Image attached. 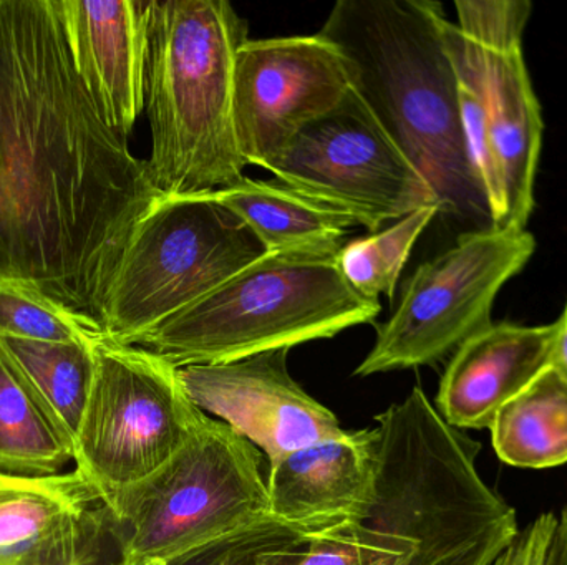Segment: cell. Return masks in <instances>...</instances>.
I'll return each mask as SVG.
<instances>
[{
    "label": "cell",
    "mask_w": 567,
    "mask_h": 565,
    "mask_svg": "<svg viewBox=\"0 0 567 565\" xmlns=\"http://www.w3.org/2000/svg\"><path fill=\"white\" fill-rule=\"evenodd\" d=\"M410 546L412 540L400 530L375 490L367 523L316 534L296 565H396Z\"/></svg>",
    "instance_id": "obj_24"
},
{
    "label": "cell",
    "mask_w": 567,
    "mask_h": 565,
    "mask_svg": "<svg viewBox=\"0 0 567 565\" xmlns=\"http://www.w3.org/2000/svg\"><path fill=\"white\" fill-rule=\"evenodd\" d=\"M158 198L83 86L59 0H0V274L99 322Z\"/></svg>",
    "instance_id": "obj_1"
},
{
    "label": "cell",
    "mask_w": 567,
    "mask_h": 565,
    "mask_svg": "<svg viewBox=\"0 0 567 565\" xmlns=\"http://www.w3.org/2000/svg\"><path fill=\"white\" fill-rule=\"evenodd\" d=\"M265 254L251 229L212 195L159 196L136 224L110 282L99 321L103 335L138 345Z\"/></svg>",
    "instance_id": "obj_7"
},
{
    "label": "cell",
    "mask_w": 567,
    "mask_h": 565,
    "mask_svg": "<svg viewBox=\"0 0 567 565\" xmlns=\"http://www.w3.org/2000/svg\"><path fill=\"white\" fill-rule=\"evenodd\" d=\"M309 540L268 517L196 547L168 565H296Z\"/></svg>",
    "instance_id": "obj_25"
},
{
    "label": "cell",
    "mask_w": 567,
    "mask_h": 565,
    "mask_svg": "<svg viewBox=\"0 0 567 565\" xmlns=\"http://www.w3.org/2000/svg\"><path fill=\"white\" fill-rule=\"evenodd\" d=\"M492 565H558V517L553 513L536 517Z\"/></svg>",
    "instance_id": "obj_27"
},
{
    "label": "cell",
    "mask_w": 567,
    "mask_h": 565,
    "mask_svg": "<svg viewBox=\"0 0 567 565\" xmlns=\"http://www.w3.org/2000/svg\"><path fill=\"white\" fill-rule=\"evenodd\" d=\"M265 454L229 425L208 418L165 467L116 498L109 565H168L183 554L269 517Z\"/></svg>",
    "instance_id": "obj_6"
},
{
    "label": "cell",
    "mask_w": 567,
    "mask_h": 565,
    "mask_svg": "<svg viewBox=\"0 0 567 565\" xmlns=\"http://www.w3.org/2000/svg\"><path fill=\"white\" fill-rule=\"evenodd\" d=\"M460 43L478 83L498 168L502 199L492 226L526 229L535 209V179L545 125L523 46L488 49L466 39L462 30Z\"/></svg>",
    "instance_id": "obj_16"
},
{
    "label": "cell",
    "mask_w": 567,
    "mask_h": 565,
    "mask_svg": "<svg viewBox=\"0 0 567 565\" xmlns=\"http://www.w3.org/2000/svg\"><path fill=\"white\" fill-rule=\"evenodd\" d=\"M458 29L472 42L488 49L523 45L532 19L528 0H460L455 3Z\"/></svg>",
    "instance_id": "obj_26"
},
{
    "label": "cell",
    "mask_w": 567,
    "mask_h": 565,
    "mask_svg": "<svg viewBox=\"0 0 567 565\" xmlns=\"http://www.w3.org/2000/svg\"><path fill=\"white\" fill-rule=\"evenodd\" d=\"M103 565V564H102Z\"/></svg>",
    "instance_id": "obj_31"
},
{
    "label": "cell",
    "mask_w": 567,
    "mask_h": 565,
    "mask_svg": "<svg viewBox=\"0 0 567 565\" xmlns=\"http://www.w3.org/2000/svg\"><path fill=\"white\" fill-rule=\"evenodd\" d=\"M558 565H567V506L558 520Z\"/></svg>",
    "instance_id": "obj_29"
},
{
    "label": "cell",
    "mask_w": 567,
    "mask_h": 565,
    "mask_svg": "<svg viewBox=\"0 0 567 565\" xmlns=\"http://www.w3.org/2000/svg\"><path fill=\"white\" fill-rule=\"evenodd\" d=\"M208 415L186 394L179 368L138 345L103 335L73 447V463L103 506L145 481L205 427Z\"/></svg>",
    "instance_id": "obj_8"
},
{
    "label": "cell",
    "mask_w": 567,
    "mask_h": 565,
    "mask_svg": "<svg viewBox=\"0 0 567 565\" xmlns=\"http://www.w3.org/2000/svg\"><path fill=\"white\" fill-rule=\"evenodd\" d=\"M352 92L349 66L326 36L246 40L236 53V136L246 165L271 171L297 133Z\"/></svg>",
    "instance_id": "obj_11"
},
{
    "label": "cell",
    "mask_w": 567,
    "mask_h": 565,
    "mask_svg": "<svg viewBox=\"0 0 567 565\" xmlns=\"http://www.w3.org/2000/svg\"><path fill=\"white\" fill-rule=\"evenodd\" d=\"M377 496L412 540L396 565H492L518 536L516 511L480 477V444L420 387L377 417Z\"/></svg>",
    "instance_id": "obj_4"
},
{
    "label": "cell",
    "mask_w": 567,
    "mask_h": 565,
    "mask_svg": "<svg viewBox=\"0 0 567 565\" xmlns=\"http://www.w3.org/2000/svg\"><path fill=\"white\" fill-rule=\"evenodd\" d=\"M96 342L49 344L0 335V352L25 381L72 453L95 374Z\"/></svg>",
    "instance_id": "obj_20"
},
{
    "label": "cell",
    "mask_w": 567,
    "mask_h": 565,
    "mask_svg": "<svg viewBox=\"0 0 567 565\" xmlns=\"http://www.w3.org/2000/svg\"><path fill=\"white\" fill-rule=\"evenodd\" d=\"M72 461V448L0 352V473L53 477Z\"/></svg>",
    "instance_id": "obj_21"
},
{
    "label": "cell",
    "mask_w": 567,
    "mask_h": 565,
    "mask_svg": "<svg viewBox=\"0 0 567 565\" xmlns=\"http://www.w3.org/2000/svg\"><path fill=\"white\" fill-rule=\"evenodd\" d=\"M382 312L343 279L337 252H266L138 342L178 368L229 364L332 338Z\"/></svg>",
    "instance_id": "obj_5"
},
{
    "label": "cell",
    "mask_w": 567,
    "mask_h": 565,
    "mask_svg": "<svg viewBox=\"0 0 567 565\" xmlns=\"http://www.w3.org/2000/svg\"><path fill=\"white\" fill-rule=\"evenodd\" d=\"M73 66L100 118L128 139L145 109L152 0H59Z\"/></svg>",
    "instance_id": "obj_15"
},
{
    "label": "cell",
    "mask_w": 567,
    "mask_h": 565,
    "mask_svg": "<svg viewBox=\"0 0 567 565\" xmlns=\"http://www.w3.org/2000/svg\"><path fill=\"white\" fill-rule=\"evenodd\" d=\"M377 428L300 448L269 463V517L312 537L367 523L377 490Z\"/></svg>",
    "instance_id": "obj_14"
},
{
    "label": "cell",
    "mask_w": 567,
    "mask_h": 565,
    "mask_svg": "<svg viewBox=\"0 0 567 565\" xmlns=\"http://www.w3.org/2000/svg\"><path fill=\"white\" fill-rule=\"evenodd\" d=\"M536 239L528 229L465 232L455 245L423 262L403 287L392 317L353 375L370 377L436 364L492 322L503 287L532 261Z\"/></svg>",
    "instance_id": "obj_9"
},
{
    "label": "cell",
    "mask_w": 567,
    "mask_h": 565,
    "mask_svg": "<svg viewBox=\"0 0 567 565\" xmlns=\"http://www.w3.org/2000/svg\"><path fill=\"white\" fill-rule=\"evenodd\" d=\"M0 335L49 344H95L103 332L95 318L32 282L0 274Z\"/></svg>",
    "instance_id": "obj_23"
},
{
    "label": "cell",
    "mask_w": 567,
    "mask_h": 565,
    "mask_svg": "<svg viewBox=\"0 0 567 565\" xmlns=\"http://www.w3.org/2000/svg\"><path fill=\"white\" fill-rule=\"evenodd\" d=\"M440 212L436 206H429L383 231L347 242L337 252L340 274L362 297L380 301V295H386L392 301L413 245Z\"/></svg>",
    "instance_id": "obj_22"
},
{
    "label": "cell",
    "mask_w": 567,
    "mask_h": 565,
    "mask_svg": "<svg viewBox=\"0 0 567 565\" xmlns=\"http://www.w3.org/2000/svg\"><path fill=\"white\" fill-rule=\"evenodd\" d=\"M493 448L503 463L548 470L567 463V377L546 368L493 420Z\"/></svg>",
    "instance_id": "obj_19"
},
{
    "label": "cell",
    "mask_w": 567,
    "mask_h": 565,
    "mask_svg": "<svg viewBox=\"0 0 567 565\" xmlns=\"http://www.w3.org/2000/svg\"><path fill=\"white\" fill-rule=\"evenodd\" d=\"M105 536L109 513L80 471L0 473V565H90Z\"/></svg>",
    "instance_id": "obj_13"
},
{
    "label": "cell",
    "mask_w": 567,
    "mask_h": 565,
    "mask_svg": "<svg viewBox=\"0 0 567 565\" xmlns=\"http://www.w3.org/2000/svg\"><path fill=\"white\" fill-rule=\"evenodd\" d=\"M556 338L558 322L489 324L456 348L440 381L436 410L456 430L492 427L503 405L553 367Z\"/></svg>",
    "instance_id": "obj_17"
},
{
    "label": "cell",
    "mask_w": 567,
    "mask_h": 565,
    "mask_svg": "<svg viewBox=\"0 0 567 565\" xmlns=\"http://www.w3.org/2000/svg\"><path fill=\"white\" fill-rule=\"evenodd\" d=\"M209 195L251 229L266 252H339L359 226L352 216L279 179L245 178Z\"/></svg>",
    "instance_id": "obj_18"
},
{
    "label": "cell",
    "mask_w": 567,
    "mask_h": 565,
    "mask_svg": "<svg viewBox=\"0 0 567 565\" xmlns=\"http://www.w3.org/2000/svg\"><path fill=\"white\" fill-rule=\"evenodd\" d=\"M246 40L248 22L226 0H152L146 168L163 198L209 195L246 178L233 113Z\"/></svg>",
    "instance_id": "obj_3"
},
{
    "label": "cell",
    "mask_w": 567,
    "mask_h": 565,
    "mask_svg": "<svg viewBox=\"0 0 567 565\" xmlns=\"http://www.w3.org/2000/svg\"><path fill=\"white\" fill-rule=\"evenodd\" d=\"M556 322H558V338H556L555 364L553 365L567 377V302L561 317Z\"/></svg>",
    "instance_id": "obj_28"
},
{
    "label": "cell",
    "mask_w": 567,
    "mask_h": 565,
    "mask_svg": "<svg viewBox=\"0 0 567 565\" xmlns=\"http://www.w3.org/2000/svg\"><path fill=\"white\" fill-rule=\"evenodd\" d=\"M103 564V557L100 561H96V563L90 564V565H102Z\"/></svg>",
    "instance_id": "obj_30"
},
{
    "label": "cell",
    "mask_w": 567,
    "mask_h": 565,
    "mask_svg": "<svg viewBox=\"0 0 567 565\" xmlns=\"http://www.w3.org/2000/svg\"><path fill=\"white\" fill-rule=\"evenodd\" d=\"M287 355L289 350L266 352L229 364L179 368L193 404L251 441L268 463L349 433L290 377Z\"/></svg>",
    "instance_id": "obj_12"
},
{
    "label": "cell",
    "mask_w": 567,
    "mask_h": 565,
    "mask_svg": "<svg viewBox=\"0 0 567 565\" xmlns=\"http://www.w3.org/2000/svg\"><path fill=\"white\" fill-rule=\"evenodd\" d=\"M445 22L432 0H339L319 33L340 50L353 90L430 182L442 212L492 226L466 151Z\"/></svg>",
    "instance_id": "obj_2"
},
{
    "label": "cell",
    "mask_w": 567,
    "mask_h": 565,
    "mask_svg": "<svg viewBox=\"0 0 567 565\" xmlns=\"http://www.w3.org/2000/svg\"><path fill=\"white\" fill-rule=\"evenodd\" d=\"M271 172L370 232L429 206L442 211L430 182L353 86L337 108L297 133Z\"/></svg>",
    "instance_id": "obj_10"
}]
</instances>
